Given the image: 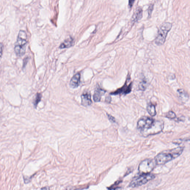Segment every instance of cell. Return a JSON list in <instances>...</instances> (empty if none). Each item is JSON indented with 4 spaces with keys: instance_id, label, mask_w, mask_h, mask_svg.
Masks as SVG:
<instances>
[{
    "instance_id": "cell-1",
    "label": "cell",
    "mask_w": 190,
    "mask_h": 190,
    "mask_svg": "<svg viewBox=\"0 0 190 190\" xmlns=\"http://www.w3.org/2000/svg\"><path fill=\"white\" fill-rule=\"evenodd\" d=\"M164 125L163 121L144 116L138 121L137 128L143 136L147 137L159 133L163 129Z\"/></svg>"
},
{
    "instance_id": "cell-2",
    "label": "cell",
    "mask_w": 190,
    "mask_h": 190,
    "mask_svg": "<svg viewBox=\"0 0 190 190\" xmlns=\"http://www.w3.org/2000/svg\"><path fill=\"white\" fill-rule=\"evenodd\" d=\"M184 150V147H178L160 153L155 157V160L157 165H164L178 158L182 154Z\"/></svg>"
},
{
    "instance_id": "cell-3",
    "label": "cell",
    "mask_w": 190,
    "mask_h": 190,
    "mask_svg": "<svg viewBox=\"0 0 190 190\" xmlns=\"http://www.w3.org/2000/svg\"><path fill=\"white\" fill-rule=\"evenodd\" d=\"M27 43V35L25 31L20 30L19 32L14 50L18 57L23 56L25 53Z\"/></svg>"
},
{
    "instance_id": "cell-4",
    "label": "cell",
    "mask_w": 190,
    "mask_h": 190,
    "mask_svg": "<svg viewBox=\"0 0 190 190\" xmlns=\"http://www.w3.org/2000/svg\"><path fill=\"white\" fill-rule=\"evenodd\" d=\"M172 27V24L169 22H165L162 24L158 29L155 40V44L161 46L164 44L166 40L167 35Z\"/></svg>"
},
{
    "instance_id": "cell-5",
    "label": "cell",
    "mask_w": 190,
    "mask_h": 190,
    "mask_svg": "<svg viewBox=\"0 0 190 190\" xmlns=\"http://www.w3.org/2000/svg\"><path fill=\"white\" fill-rule=\"evenodd\" d=\"M155 176L153 174H140V175L133 178L129 186L131 188H136L146 184L148 181L155 178Z\"/></svg>"
},
{
    "instance_id": "cell-6",
    "label": "cell",
    "mask_w": 190,
    "mask_h": 190,
    "mask_svg": "<svg viewBox=\"0 0 190 190\" xmlns=\"http://www.w3.org/2000/svg\"><path fill=\"white\" fill-rule=\"evenodd\" d=\"M157 164L155 159H146L141 161L138 166V171L140 174L151 173Z\"/></svg>"
},
{
    "instance_id": "cell-7",
    "label": "cell",
    "mask_w": 190,
    "mask_h": 190,
    "mask_svg": "<svg viewBox=\"0 0 190 190\" xmlns=\"http://www.w3.org/2000/svg\"><path fill=\"white\" fill-rule=\"evenodd\" d=\"M132 83H131L129 85H127L126 82L123 86L116 91L111 93L110 94L112 95H117L118 94H126L130 92L132 89Z\"/></svg>"
},
{
    "instance_id": "cell-8",
    "label": "cell",
    "mask_w": 190,
    "mask_h": 190,
    "mask_svg": "<svg viewBox=\"0 0 190 190\" xmlns=\"http://www.w3.org/2000/svg\"><path fill=\"white\" fill-rule=\"evenodd\" d=\"M80 74L78 73L72 77L70 81V85L72 88H76L79 86L80 83Z\"/></svg>"
},
{
    "instance_id": "cell-9",
    "label": "cell",
    "mask_w": 190,
    "mask_h": 190,
    "mask_svg": "<svg viewBox=\"0 0 190 190\" xmlns=\"http://www.w3.org/2000/svg\"><path fill=\"white\" fill-rule=\"evenodd\" d=\"M81 104L83 106L87 107L90 106L92 103L91 99V94L86 93L82 94L81 96Z\"/></svg>"
},
{
    "instance_id": "cell-10",
    "label": "cell",
    "mask_w": 190,
    "mask_h": 190,
    "mask_svg": "<svg viewBox=\"0 0 190 190\" xmlns=\"http://www.w3.org/2000/svg\"><path fill=\"white\" fill-rule=\"evenodd\" d=\"M105 92L106 91L101 89V88L97 87L95 90L93 95V99L94 101L98 102L100 101L101 97L104 95Z\"/></svg>"
},
{
    "instance_id": "cell-11",
    "label": "cell",
    "mask_w": 190,
    "mask_h": 190,
    "mask_svg": "<svg viewBox=\"0 0 190 190\" xmlns=\"http://www.w3.org/2000/svg\"><path fill=\"white\" fill-rule=\"evenodd\" d=\"M143 17V9L141 7L137 8L136 11L133 16L132 19L134 22H138Z\"/></svg>"
},
{
    "instance_id": "cell-12",
    "label": "cell",
    "mask_w": 190,
    "mask_h": 190,
    "mask_svg": "<svg viewBox=\"0 0 190 190\" xmlns=\"http://www.w3.org/2000/svg\"><path fill=\"white\" fill-rule=\"evenodd\" d=\"M74 42L73 39L72 38H70L65 40L64 42L61 44L59 48L60 49H64V48H70L74 45Z\"/></svg>"
},
{
    "instance_id": "cell-13",
    "label": "cell",
    "mask_w": 190,
    "mask_h": 190,
    "mask_svg": "<svg viewBox=\"0 0 190 190\" xmlns=\"http://www.w3.org/2000/svg\"><path fill=\"white\" fill-rule=\"evenodd\" d=\"M147 111L151 116H155L156 115V110L155 105L151 103L148 104L147 108Z\"/></svg>"
},
{
    "instance_id": "cell-14",
    "label": "cell",
    "mask_w": 190,
    "mask_h": 190,
    "mask_svg": "<svg viewBox=\"0 0 190 190\" xmlns=\"http://www.w3.org/2000/svg\"><path fill=\"white\" fill-rule=\"evenodd\" d=\"M178 92L179 94V98L182 100H187L189 98V96L188 94L185 92V90L182 89L178 90Z\"/></svg>"
},
{
    "instance_id": "cell-15",
    "label": "cell",
    "mask_w": 190,
    "mask_h": 190,
    "mask_svg": "<svg viewBox=\"0 0 190 190\" xmlns=\"http://www.w3.org/2000/svg\"><path fill=\"white\" fill-rule=\"evenodd\" d=\"M42 98V95L40 93H37L36 95L34 101V106L35 108H37L38 104L41 101Z\"/></svg>"
},
{
    "instance_id": "cell-16",
    "label": "cell",
    "mask_w": 190,
    "mask_h": 190,
    "mask_svg": "<svg viewBox=\"0 0 190 190\" xmlns=\"http://www.w3.org/2000/svg\"><path fill=\"white\" fill-rule=\"evenodd\" d=\"M166 117L167 118H169V119H173L176 117V115L175 113L173 111H170L167 113L166 115Z\"/></svg>"
},
{
    "instance_id": "cell-17",
    "label": "cell",
    "mask_w": 190,
    "mask_h": 190,
    "mask_svg": "<svg viewBox=\"0 0 190 190\" xmlns=\"http://www.w3.org/2000/svg\"><path fill=\"white\" fill-rule=\"evenodd\" d=\"M154 8V4H151L149 6L148 8V17L149 18H151V14L153 11V10Z\"/></svg>"
},
{
    "instance_id": "cell-18",
    "label": "cell",
    "mask_w": 190,
    "mask_h": 190,
    "mask_svg": "<svg viewBox=\"0 0 190 190\" xmlns=\"http://www.w3.org/2000/svg\"><path fill=\"white\" fill-rule=\"evenodd\" d=\"M146 81H143L140 84V89L142 90H145L146 87Z\"/></svg>"
},
{
    "instance_id": "cell-19",
    "label": "cell",
    "mask_w": 190,
    "mask_h": 190,
    "mask_svg": "<svg viewBox=\"0 0 190 190\" xmlns=\"http://www.w3.org/2000/svg\"><path fill=\"white\" fill-rule=\"evenodd\" d=\"M107 115H108V119H109V120L111 122L115 123V118L114 117L108 114H107Z\"/></svg>"
},
{
    "instance_id": "cell-20",
    "label": "cell",
    "mask_w": 190,
    "mask_h": 190,
    "mask_svg": "<svg viewBox=\"0 0 190 190\" xmlns=\"http://www.w3.org/2000/svg\"><path fill=\"white\" fill-rule=\"evenodd\" d=\"M136 0H128V6L130 8H131L133 5Z\"/></svg>"
},
{
    "instance_id": "cell-21",
    "label": "cell",
    "mask_w": 190,
    "mask_h": 190,
    "mask_svg": "<svg viewBox=\"0 0 190 190\" xmlns=\"http://www.w3.org/2000/svg\"><path fill=\"white\" fill-rule=\"evenodd\" d=\"M3 51V45L2 44L0 43V58L2 57Z\"/></svg>"
},
{
    "instance_id": "cell-22",
    "label": "cell",
    "mask_w": 190,
    "mask_h": 190,
    "mask_svg": "<svg viewBox=\"0 0 190 190\" xmlns=\"http://www.w3.org/2000/svg\"><path fill=\"white\" fill-rule=\"evenodd\" d=\"M28 57L25 58V59L24 60V64L23 66V67L25 68L26 65L27 64V62H28Z\"/></svg>"
},
{
    "instance_id": "cell-23",
    "label": "cell",
    "mask_w": 190,
    "mask_h": 190,
    "mask_svg": "<svg viewBox=\"0 0 190 190\" xmlns=\"http://www.w3.org/2000/svg\"><path fill=\"white\" fill-rule=\"evenodd\" d=\"M105 101H106L107 103H110L111 102V98L110 97H108L105 99Z\"/></svg>"
},
{
    "instance_id": "cell-24",
    "label": "cell",
    "mask_w": 190,
    "mask_h": 190,
    "mask_svg": "<svg viewBox=\"0 0 190 190\" xmlns=\"http://www.w3.org/2000/svg\"><path fill=\"white\" fill-rule=\"evenodd\" d=\"M41 189H49V188H43Z\"/></svg>"
}]
</instances>
